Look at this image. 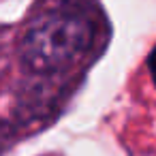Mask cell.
I'll return each instance as SVG.
<instances>
[{
    "label": "cell",
    "instance_id": "cell-1",
    "mask_svg": "<svg viewBox=\"0 0 156 156\" xmlns=\"http://www.w3.org/2000/svg\"><path fill=\"white\" fill-rule=\"evenodd\" d=\"M107 17L98 0H39L17 39L28 75H66L105 45Z\"/></svg>",
    "mask_w": 156,
    "mask_h": 156
},
{
    "label": "cell",
    "instance_id": "cell-2",
    "mask_svg": "<svg viewBox=\"0 0 156 156\" xmlns=\"http://www.w3.org/2000/svg\"><path fill=\"white\" fill-rule=\"evenodd\" d=\"M147 69H150V75H152V81H154V86H156V47L150 51V56H147Z\"/></svg>",
    "mask_w": 156,
    "mask_h": 156
}]
</instances>
